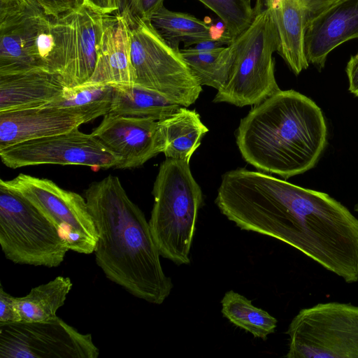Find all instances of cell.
Here are the masks:
<instances>
[{
    "mask_svg": "<svg viewBox=\"0 0 358 358\" xmlns=\"http://www.w3.org/2000/svg\"><path fill=\"white\" fill-rule=\"evenodd\" d=\"M218 208L241 229L288 244L347 283L358 281V218L329 194L238 168Z\"/></svg>",
    "mask_w": 358,
    "mask_h": 358,
    "instance_id": "6da1fadb",
    "label": "cell"
},
{
    "mask_svg": "<svg viewBox=\"0 0 358 358\" xmlns=\"http://www.w3.org/2000/svg\"><path fill=\"white\" fill-rule=\"evenodd\" d=\"M85 198L97 231L96 263L106 277L135 297L162 304L173 285L163 271L149 222L119 178L93 182Z\"/></svg>",
    "mask_w": 358,
    "mask_h": 358,
    "instance_id": "7a4b0ae2",
    "label": "cell"
},
{
    "mask_svg": "<svg viewBox=\"0 0 358 358\" xmlns=\"http://www.w3.org/2000/svg\"><path fill=\"white\" fill-rule=\"evenodd\" d=\"M236 139L245 162L287 179L315 166L327 143V127L315 101L280 90L241 119Z\"/></svg>",
    "mask_w": 358,
    "mask_h": 358,
    "instance_id": "3957f363",
    "label": "cell"
},
{
    "mask_svg": "<svg viewBox=\"0 0 358 358\" xmlns=\"http://www.w3.org/2000/svg\"><path fill=\"white\" fill-rule=\"evenodd\" d=\"M189 162L166 158L152 191L154 205L149 224L160 255L177 265L190 262L189 252L203 199Z\"/></svg>",
    "mask_w": 358,
    "mask_h": 358,
    "instance_id": "277c9868",
    "label": "cell"
},
{
    "mask_svg": "<svg viewBox=\"0 0 358 358\" xmlns=\"http://www.w3.org/2000/svg\"><path fill=\"white\" fill-rule=\"evenodd\" d=\"M255 16L247 29L236 38L235 59L225 86L217 91L213 101L236 106L257 105L279 91L273 57L278 37L271 8L262 0L255 5Z\"/></svg>",
    "mask_w": 358,
    "mask_h": 358,
    "instance_id": "5b68a950",
    "label": "cell"
},
{
    "mask_svg": "<svg viewBox=\"0 0 358 358\" xmlns=\"http://www.w3.org/2000/svg\"><path fill=\"white\" fill-rule=\"evenodd\" d=\"M131 60L134 85L155 91L168 99L188 107L202 91L180 50L168 45L151 25L129 12Z\"/></svg>",
    "mask_w": 358,
    "mask_h": 358,
    "instance_id": "8992f818",
    "label": "cell"
},
{
    "mask_svg": "<svg viewBox=\"0 0 358 358\" xmlns=\"http://www.w3.org/2000/svg\"><path fill=\"white\" fill-rule=\"evenodd\" d=\"M0 245L17 264L55 268L69 250L54 224L29 200L0 185Z\"/></svg>",
    "mask_w": 358,
    "mask_h": 358,
    "instance_id": "52a82bcc",
    "label": "cell"
},
{
    "mask_svg": "<svg viewBox=\"0 0 358 358\" xmlns=\"http://www.w3.org/2000/svg\"><path fill=\"white\" fill-rule=\"evenodd\" d=\"M287 358H358V306L327 302L301 309L291 321Z\"/></svg>",
    "mask_w": 358,
    "mask_h": 358,
    "instance_id": "ba28073f",
    "label": "cell"
},
{
    "mask_svg": "<svg viewBox=\"0 0 358 358\" xmlns=\"http://www.w3.org/2000/svg\"><path fill=\"white\" fill-rule=\"evenodd\" d=\"M52 23L36 0H0V76L48 69Z\"/></svg>",
    "mask_w": 358,
    "mask_h": 358,
    "instance_id": "9c48e42d",
    "label": "cell"
},
{
    "mask_svg": "<svg viewBox=\"0 0 358 358\" xmlns=\"http://www.w3.org/2000/svg\"><path fill=\"white\" fill-rule=\"evenodd\" d=\"M106 18L87 3L53 17L54 48L48 69L65 87L82 85L92 76Z\"/></svg>",
    "mask_w": 358,
    "mask_h": 358,
    "instance_id": "30bf717a",
    "label": "cell"
},
{
    "mask_svg": "<svg viewBox=\"0 0 358 358\" xmlns=\"http://www.w3.org/2000/svg\"><path fill=\"white\" fill-rule=\"evenodd\" d=\"M0 185L23 196L57 228L69 250L94 253L97 231L85 197L47 178L20 173Z\"/></svg>",
    "mask_w": 358,
    "mask_h": 358,
    "instance_id": "8fae6325",
    "label": "cell"
},
{
    "mask_svg": "<svg viewBox=\"0 0 358 358\" xmlns=\"http://www.w3.org/2000/svg\"><path fill=\"white\" fill-rule=\"evenodd\" d=\"M90 334L58 316L45 321L0 324V358H97Z\"/></svg>",
    "mask_w": 358,
    "mask_h": 358,
    "instance_id": "7c38bea8",
    "label": "cell"
},
{
    "mask_svg": "<svg viewBox=\"0 0 358 358\" xmlns=\"http://www.w3.org/2000/svg\"><path fill=\"white\" fill-rule=\"evenodd\" d=\"M78 128L0 150L1 162L10 169L41 164L116 168L120 159L92 133H83Z\"/></svg>",
    "mask_w": 358,
    "mask_h": 358,
    "instance_id": "4fadbf2b",
    "label": "cell"
},
{
    "mask_svg": "<svg viewBox=\"0 0 358 358\" xmlns=\"http://www.w3.org/2000/svg\"><path fill=\"white\" fill-rule=\"evenodd\" d=\"M92 134L120 159L116 169L142 166L162 152L158 121L107 113Z\"/></svg>",
    "mask_w": 358,
    "mask_h": 358,
    "instance_id": "5bb4252c",
    "label": "cell"
},
{
    "mask_svg": "<svg viewBox=\"0 0 358 358\" xmlns=\"http://www.w3.org/2000/svg\"><path fill=\"white\" fill-rule=\"evenodd\" d=\"M358 38V0H334L310 17L305 33L308 63L322 69L337 46Z\"/></svg>",
    "mask_w": 358,
    "mask_h": 358,
    "instance_id": "9a60e30c",
    "label": "cell"
},
{
    "mask_svg": "<svg viewBox=\"0 0 358 358\" xmlns=\"http://www.w3.org/2000/svg\"><path fill=\"white\" fill-rule=\"evenodd\" d=\"M85 83L134 85L130 27L124 14L106 15L95 68Z\"/></svg>",
    "mask_w": 358,
    "mask_h": 358,
    "instance_id": "2e32d148",
    "label": "cell"
},
{
    "mask_svg": "<svg viewBox=\"0 0 358 358\" xmlns=\"http://www.w3.org/2000/svg\"><path fill=\"white\" fill-rule=\"evenodd\" d=\"M84 123L79 115L50 107L0 112V150L64 133Z\"/></svg>",
    "mask_w": 358,
    "mask_h": 358,
    "instance_id": "e0dca14e",
    "label": "cell"
},
{
    "mask_svg": "<svg viewBox=\"0 0 358 358\" xmlns=\"http://www.w3.org/2000/svg\"><path fill=\"white\" fill-rule=\"evenodd\" d=\"M64 87L59 76L46 69L0 76V112L41 107Z\"/></svg>",
    "mask_w": 358,
    "mask_h": 358,
    "instance_id": "ac0fdd59",
    "label": "cell"
},
{
    "mask_svg": "<svg viewBox=\"0 0 358 358\" xmlns=\"http://www.w3.org/2000/svg\"><path fill=\"white\" fill-rule=\"evenodd\" d=\"M271 10L278 37L277 52L299 75L309 66L305 33L310 14L301 0H280Z\"/></svg>",
    "mask_w": 358,
    "mask_h": 358,
    "instance_id": "d6986e66",
    "label": "cell"
},
{
    "mask_svg": "<svg viewBox=\"0 0 358 358\" xmlns=\"http://www.w3.org/2000/svg\"><path fill=\"white\" fill-rule=\"evenodd\" d=\"M150 22L165 42L177 50L181 42L189 47L210 41L229 45L233 41L227 33L217 34L206 22L188 13L170 10L164 6L151 17Z\"/></svg>",
    "mask_w": 358,
    "mask_h": 358,
    "instance_id": "ffe728a7",
    "label": "cell"
},
{
    "mask_svg": "<svg viewBox=\"0 0 358 358\" xmlns=\"http://www.w3.org/2000/svg\"><path fill=\"white\" fill-rule=\"evenodd\" d=\"M166 158L189 162L194 151L208 131L195 110L181 106L170 116L158 121Z\"/></svg>",
    "mask_w": 358,
    "mask_h": 358,
    "instance_id": "44dd1931",
    "label": "cell"
},
{
    "mask_svg": "<svg viewBox=\"0 0 358 358\" xmlns=\"http://www.w3.org/2000/svg\"><path fill=\"white\" fill-rule=\"evenodd\" d=\"M182 106L149 89L136 85L113 86L109 113L122 116L163 120Z\"/></svg>",
    "mask_w": 358,
    "mask_h": 358,
    "instance_id": "7402d4cb",
    "label": "cell"
},
{
    "mask_svg": "<svg viewBox=\"0 0 358 358\" xmlns=\"http://www.w3.org/2000/svg\"><path fill=\"white\" fill-rule=\"evenodd\" d=\"M238 48L236 38L226 47L180 50L181 55L199 83L216 89H222L235 59Z\"/></svg>",
    "mask_w": 358,
    "mask_h": 358,
    "instance_id": "603a6c76",
    "label": "cell"
},
{
    "mask_svg": "<svg viewBox=\"0 0 358 358\" xmlns=\"http://www.w3.org/2000/svg\"><path fill=\"white\" fill-rule=\"evenodd\" d=\"M113 86L106 84L83 83L66 87L55 99L41 107L64 110L83 117L86 122L110 110Z\"/></svg>",
    "mask_w": 358,
    "mask_h": 358,
    "instance_id": "cb8c5ba5",
    "label": "cell"
},
{
    "mask_svg": "<svg viewBox=\"0 0 358 358\" xmlns=\"http://www.w3.org/2000/svg\"><path fill=\"white\" fill-rule=\"evenodd\" d=\"M73 287L69 277L59 275L47 283L33 287L24 296L17 297L21 321H45L57 317Z\"/></svg>",
    "mask_w": 358,
    "mask_h": 358,
    "instance_id": "d4e9b609",
    "label": "cell"
},
{
    "mask_svg": "<svg viewBox=\"0 0 358 358\" xmlns=\"http://www.w3.org/2000/svg\"><path fill=\"white\" fill-rule=\"evenodd\" d=\"M221 304L223 316L254 337L266 341L268 335L275 331L276 318L254 306L245 296L230 290L224 294Z\"/></svg>",
    "mask_w": 358,
    "mask_h": 358,
    "instance_id": "484cf974",
    "label": "cell"
},
{
    "mask_svg": "<svg viewBox=\"0 0 358 358\" xmlns=\"http://www.w3.org/2000/svg\"><path fill=\"white\" fill-rule=\"evenodd\" d=\"M199 1L217 14L233 41L248 28L257 11L250 0Z\"/></svg>",
    "mask_w": 358,
    "mask_h": 358,
    "instance_id": "4316f807",
    "label": "cell"
},
{
    "mask_svg": "<svg viewBox=\"0 0 358 358\" xmlns=\"http://www.w3.org/2000/svg\"><path fill=\"white\" fill-rule=\"evenodd\" d=\"M21 321L17 306L16 296L4 291L1 283L0 287V324Z\"/></svg>",
    "mask_w": 358,
    "mask_h": 358,
    "instance_id": "83f0119b",
    "label": "cell"
},
{
    "mask_svg": "<svg viewBox=\"0 0 358 358\" xmlns=\"http://www.w3.org/2000/svg\"><path fill=\"white\" fill-rule=\"evenodd\" d=\"M164 1L129 0L128 7L125 11L143 20H150L151 17L164 6Z\"/></svg>",
    "mask_w": 358,
    "mask_h": 358,
    "instance_id": "f1b7e54d",
    "label": "cell"
},
{
    "mask_svg": "<svg viewBox=\"0 0 358 358\" xmlns=\"http://www.w3.org/2000/svg\"><path fill=\"white\" fill-rule=\"evenodd\" d=\"M52 17L74 9L85 3V0H36Z\"/></svg>",
    "mask_w": 358,
    "mask_h": 358,
    "instance_id": "f546056e",
    "label": "cell"
},
{
    "mask_svg": "<svg viewBox=\"0 0 358 358\" xmlns=\"http://www.w3.org/2000/svg\"><path fill=\"white\" fill-rule=\"evenodd\" d=\"M349 91L358 97V53L350 57L346 66Z\"/></svg>",
    "mask_w": 358,
    "mask_h": 358,
    "instance_id": "4dcf8cb0",
    "label": "cell"
},
{
    "mask_svg": "<svg viewBox=\"0 0 358 358\" xmlns=\"http://www.w3.org/2000/svg\"><path fill=\"white\" fill-rule=\"evenodd\" d=\"M85 3L103 14L112 15L117 13L115 0H85Z\"/></svg>",
    "mask_w": 358,
    "mask_h": 358,
    "instance_id": "1f68e13d",
    "label": "cell"
},
{
    "mask_svg": "<svg viewBox=\"0 0 358 358\" xmlns=\"http://www.w3.org/2000/svg\"><path fill=\"white\" fill-rule=\"evenodd\" d=\"M117 13H122L126 10L128 7L129 0H115Z\"/></svg>",
    "mask_w": 358,
    "mask_h": 358,
    "instance_id": "d6a6232c",
    "label": "cell"
},
{
    "mask_svg": "<svg viewBox=\"0 0 358 358\" xmlns=\"http://www.w3.org/2000/svg\"><path fill=\"white\" fill-rule=\"evenodd\" d=\"M355 210L358 213V203H357L355 206Z\"/></svg>",
    "mask_w": 358,
    "mask_h": 358,
    "instance_id": "836d02e7",
    "label": "cell"
},
{
    "mask_svg": "<svg viewBox=\"0 0 358 358\" xmlns=\"http://www.w3.org/2000/svg\"><path fill=\"white\" fill-rule=\"evenodd\" d=\"M250 1H251V0H250Z\"/></svg>",
    "mask_w": 358,
    "mask_h": 358,
    "instance_id": "e575fe53",
    "label": "cell"
}]
</instances>
